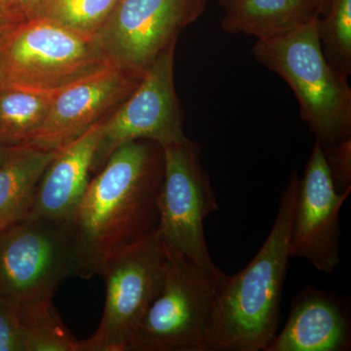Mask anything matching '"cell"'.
Listing matches in <instances>:
<instances>
[{
    "mask_svg": "<svg viewBox=\"0 0 351 351\" xmlns=\"http://www.w3.org/2000/svg\"><path fill=\"white\" fill-rule=\"evenodd\" d=\"M163 173L162 147L140 140L115 149L90 180L69 226L92 277L115 254L156 232Z\"/></svg>",
    "mask_w": 351,
    "mask_h": 351,
    "instance_id": "obj_1",
    "label": "cell"
},
{
    "mask_svg": "<svg viewBox=\"0 0 351 351\" xmlns=\"http://www.w3.org/2000/svg\"><path fill=\"white\" fill-rule=\"evenodd\" d=\"M299 177L291 176L274 226L243 270L226 277L215 302L208 351H265L280 322L281 295L290 258V237Z\"/></svg>",
    "mask_w": 351,
    "mask_h": 351,
    "instance_id": "obj_2",
    "label": "cell"
},
{
    "mask_svg": "<svg viewBox=\"0 0 351 351\" xmlns=\"http://www.w3.org/2000/svg\"><path fill=\"white\" fill-rule=\"evenodd\" d=\"M318 19L258 38L252 48L258 63L280 76L294 92L302 119L322 149L351 138V89L330 66L318 36Z\"/></svg>",
    "mask_w": 351,
    "mask_h": 351,
    "instance_id": "obj_3",
    "label": "cell"
},
{
    "mask_svg": "<svg viewBox=\"0 0 351 351\" xmlns=\"http://www.w3.org/2000/svg\"><path fill=\"white\" fill-rule=\"evenodd\" d=\"M112 64L98 36L38 16L0 32V88L55 95Z\"/></svg>",
    "mask_w": 351,
    "mask_h": 351,
    "instance_id": "obj_4",
    "label": "cell"
},
{
    "mask_svg": "<svg viewBox=\"0 0 351 351\" xmlns=\"http://www.w3.org/2000/svg\"><path fill=\"white\" fill-rule=\"evenodd\" d=\"M69 277L92 278L69 223L27 217L0 232V297L16 306L50 302Z\"/></svg>",
    "mask_w": 351,
    "mask_h": 351,
    "instance_id": "obj_5",
    "label": "cell"
},
{
    "mask_svg": "<svg viewBox=\"0 0 351 351\" xmlns=\"http://www.w3.org/2000/svg\"><path fill=\"white\" fill-rule=\"evenodd\" d=\"M162 149L164 173L156 230L159 241L221 286L228 276L210 257L203 226L218 209V200L201 164L200 145L188 138Z\"/></svg>",
    "mask_w": 351,
    "mask_h": 351,
    "instance_id": "obj_6",
    "label": "cell"
},
{
    "mask_svg": "<svg viewBox=\"0 0 351 351\" xmlns=\"http://www.w3.org/2000/svg\"><path fill=\"white\" fill-rule=\"evenodd\" d=\"M163 249L162 291L143 318L128 351H208L221 285L182 256Z\"/></svg>",
    "mask_w": 351,
    "mask_h": 351,
    "instance_id": "obj_7",
    "label": "cell"
},
{
    "mask_svg": "<svg viewBox=\"0 0 351 351\" xmlns=\"http://www.w3.org/2000/svg\"><path fill=\"white\" fill-rule=\"evenodd\" d=\"M106 304L98 329L80 351H128L134 335L162 291L165 252L156 232L119 252L106 263Z\"/></svg>",
    "mask_w": 351,
    "mask_h": 351,
    "instance_id": "obj_8",
    "label": "cell"
},
{
    "mask_svg": "<svg viewBox=\"0 0 351 351\" xmlns=\"http://www.w3.org/2000/svg\"><path fill=\"white\" fill-rule=\"evenodd\" d=\"M175 45L154 60L123 105L104 120L91 173L99 172L112 152L128 143L147 140L164 147L188 140L175 91Z\"/></svg>",
    "mask_w": 351,
    "mask_h": 351,
    "instance_id": "obj_9",
    "label": "cell"
},
{
    "mask_svg": "<svg viewBox=\"0 0 351 351\" xmlns=\"http://www.w3.org/2000/svg\"><path fill=\"white\" fill-rule=\"evenodd\" d=\"M207 0H119L97 36L112 64L136 75L147 69L186 25L204 11Z\"/></svg>",
    "mask_w": 351,
    "mask_h": 351,
    "instance_id": "obj_10",
    "label": "cell"
},
{
    "mask_svg": "<svg viewBox=\"0 0 351 351\" xmlns=\"http://www.w3.org/2000/svg\"><path fill=\"white\" fill-rule=\"evenodd\" d=\"M351 188L339 193L324 152L317 142L302 179L299 178L290 237V257L301 258L324 274L341 263V206Z\"/></svg>",
    "mask_w": 351,
    "mask_h": 351,
    "instance_id": "obj_11",
    "label": "cell"
},
{
    "mask_svg": "<svg viewBox=\"0 0 351 351\" xmlns=\"http://www.w3.org/2000/svg\"><path fill=\"white\" fill-rule=\"evenodd\" d=\"M142 76L112 64L64 88L27 147L57 151L80 137L125 101Z\"/></svg>",
    "mask_w": 351,
    "mask_h": 351,
    "instance_id": "obj_12",
    "label": "cell"
},
{
    "mask_svg": "<svg viewBox=\"0 0 351 351\" xmlns=\"http://www.w3.org/2000/svg\"><path fill=\"white\" fill-rule=\"evenodd\" d=\"M103 121L57 149L39 180L29 217L69 223L91 180Z\"/></svg>",
    "mask_w": 351,
    "mask_h": 351,
    "instance_id": "obj_13",
    "label": "cell"
},
{
    "mask_svg": "<svg viewBox=\"0 0 351 351\" xmlns=\"http://www.w3.org/2000/svg\"><path fill=\"white\" fill-rule=\"evenodd\" d=\"M350 325L331 295L313 288L298 295L282 331L265 351H343L350 348Z\"/></svg>",
    "mask_w": 351,
    "mask_h": 351,
    "instance_id": "obj_14",
    "label": "cell"
},
{
    "mask_svg": "<svg viewBox=\"0 0 351 351\" xmlns=\"http://www.w3.org/2000/svg\"><path fill=\"white\" fill-rule=\"evenodd\" d=\"M225 10L221 27L230 34L269 38L320 17L313 0H219Z\"/></svg>",
    "mask_w": 351,
    "mask_h": 351,
    "instance_id": "obj_15",
    "label": "cell"
},
{
    "mask_svg": "<svg viewBox=\"0 0 351 351\" xmlns=\"http://www.w3.org/2000/svg\"><path fill=\"white\" fill-rule=\"evenodd\" d=\"M55 154L20 147L0 164V232L29 217L39 180Z\"/></svg>",
    "mask_w": 351,
    "mask_h": 351,
    "instance_id": "obj_16",
    "label": "cell"
},
{
    "mask_svg": "<svg viewBox=\"0 0 351 351\" xmlns=\"http://www.w3.org/2000/svg\"><path fill=\"white\" fill-rule=\"evenodd\" d=\"M55 95L0 88V145L27 147L47 117Z\"/></svg>",
    "mask_w": 351,
    "mask_h": 351,
    "instance_id": "obj_17",
    "label": "cell"
},
{
    "mask_svg": "<svg viewBox=\"0 0 351 351\" xmlns=\"http://www.w3.org/2000/svg\"><path fill=\"white\" fill-rule=\"evenodd\" d=\"M18 307L24 325L25 351H80V341L64 325L52 302Z\"/></svg>",
    "mask_w": 351,
    "mask_h": 351,
    "instance_id": "obj_18",
    "label": "cell"
},
{
    "mask_svg": "<svg viewBox=\"0 0 351 351\" xmlns=\"http://www.w3.org/2000/svg\"><path fill=\"white\" fill-rule=\"evenodd\" d=\"M117 2L119 0H40L36 16L78 34L97 36Z\"/></svg>",
    "mask_w": 351,
    "mask_h": 351,
    "instance_id": "obj_19",
    "label": "cell"
},
{
    "mask_svg": "<svg viewBox=\"0 0 351 351\" xmlns=\"http://www.w3.org/2000/svg\"><path fill=\"white\" fill-rule=\"evenodd\" d=\"M324 19H318V36L325 59L339 75L351 73V0H332Z\"/></svg>",
    "mask_w": 351,
    "mask_h": 351,
    "instance_id": "obj_20",
    "label": "cell"
},
{
    "mask_svg": "<svg viewBox=\"0 0 351 351\" xmlns=\"http://www.w3.org/2000/svg\"><path fill=\"white\" fill-rule=\"evenodd\" d=\"M0 351H25V335L19 307L1 297Z\"/></svg>",
    "mask_w": 351,
    "mask_h": 351,
    "instance_id": "obj_21",
    "label": "cell"
},
{
    "mask_svg": "<svg viewBox=\"0 0 351 351\" xmlns=\"http://www.w3.org/2000/svg\"><path fill=\"white\" fill-rule=\"evenodd\" d=\"M322 149L335 188L339 193H343L351 188V138Z\"/></svg>",
    "mask_w": 351,
    "mask_h": 351,
    "instance_id": "obj_22",
    "label": "cell"
},
{
    "mask_svg": "<svg viewBox=\"0 0 351 351\" xmlns=\"http://www.w3.org/2000/svg\"><path fill=\"white\" fill-rule=\"evenodd\" d=\"M22 22L14 9L11 0H0V32L11 25Z\"/></svg>",
    "mask_w": 351,
    "mask_h": 351,
    "instance_id": "obj_23",
    "label": "cell"
},
{
    "mask_svg": "<svg viewBox=\"0 0 351 351\" xmlns=\"http://www.w3.org/2000/svg\"><path fill=\"white\" fill-rule=\"evenodd\" d=\"M14 9L21 21L29 20L36 16L40 0H11Z\"/></svg>",
    "mask_w": 351,
    "mask_h": 351,
    "instance_id": "obj_24",
    "label": "cell"
},
{
    "mask_svg": "<svg viewBox=\"0 0 351 351\" xmlns=\"http://www.w3.org/2000/svg\"><path fill=\"white\" fill-rule=\"evenodd\" d=\"M313 2L317 6L321 17V16H324L328 12V10H329L332 0H313Z\"/></svg>",
    "mask_w": 351,
    "mask_h": 351,
    "instance_id": "obj_25",
    "label": "cell"
},
{
    "mask_svg": "<svg viewBox=\"0 0 351 351\" xmlns=\"http://www.w3.org/2000/svg\"><path fill=\"white\" fill-rule=\"evenodd\" d=\"M16 149L17 147H5V145H0V164L3 163L13 154Z\"/></svg>",
    "mask_w": 351,
    "mask_h": 351,
    "instance_id": "obj_26",
    "label": "cell"
}]
</instances>
